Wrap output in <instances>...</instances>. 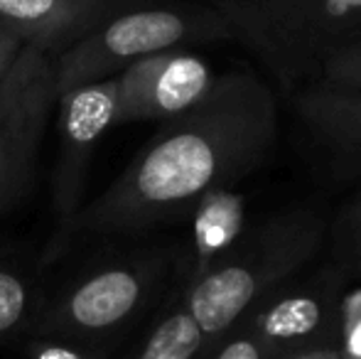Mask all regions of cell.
<instances>
[{
	"mask_svg": "<svg viewBox=\"0 0 361 359\" xmlns=\"http://www.w3.org/2000/svg\"><path fill=\"white\" fill-rule=\"evenodd\" d=\"M209 347L202 327L175 296L123 359H202Z\"/></svg>",
	"mask_w": 361,
	"mask_h": 359,
	"instance_id": "4fadbf2b",
	"label": "cell"
},
{
	"mask_svg": "<svg viewBox=\"0 0 361 359\" xmlns=\"http://www.w3.org/2000/svg\"><path fill=\"white\" fill-rule=\"evenodd\" d=\"M283 359H347L342 345H324L317 350H307V352H298V355H290Z\"/></svg>",
	"mask_w": 361,
	"mask_h": 359,
	"instance_id": "ffe728a7",
	"label": "cell"
},
{
	"mask_svg": "<svg viewBox=\"0 0 361 359\" xmlns=\"http://www.w3.org/2000/svg\"><path fill=\"white\" fill-rule=\"evenodd\" d=\"M57 106L59 150L52 173L54 234L42 256V264L57 261L76 236L91 155L106 130L116 126V109H118L116 77L64 91L59 94Z\"/></svg>",
	"mask_w": 361,
	"mask_h": 359,
	"instance_id": "8992f818",
	"label": "cell"
},
{
	"mask_svg": "<svg viewBox=\"0 0 361 359\" xmlns=\"http://www.w3.org/2000/svg\"><path fill=\"white\" fill-rule=\"evenodd\" d=\"M276 99L251 72L219 74L214 91L162 128L76 221V234H135L165 224L207 192L231 187L273 148Z\"/></svg>",
	"mask_w": 361,
	"mask_h": 359,
	"instance_id": "6da1fadb",
	"label": "cell"
},
{
	"mask_svg": "<svg viewBox=\"0 0 361 359\" xmlns=\"http://www.w3.org/2000/svg\"><path fill=\"white\" fill-rule=\"evenodd\" d=\"M167 276L162 254L104 261L42 300L30 337H64L91 347H109L150 310Z\"/></svg>",
	"mask_w": 361,
	"mask_h": 359,
	"instance_id": "5b68a950",
	"label": "cell"
},
{
	"mask_svg": "<svg viewBox=\"0 0 361 359\" xmlns=\"http://www.w3.org/2000/svg\"><path fill=\"white\" fill-rule=\"evenodd\" d=\"M202 359H273L263 350V345L238 322L236 327L219 337L214 345L204 352Z\"/></svg>",
	"mask_w": 361,
	"mask_h": 359,
	"instance_id": "e0dca14e",
	"label": "cell"
},
{
	"mask_svg": "<svg viewBox=\"0 0 361 359\" xmlns=\"http://www.w3.org/2000/svg\"><path fill=\"white\" fill-rule=\"evenodd\" d=\"M42 298L37 296L27 273L0 264V345L30 337Z\"/></svg>",
	"mask_w": 361,
	"mask_h": 359,
	"instance_id": "5bb4252c",
	"label": "cell"
},
{
	"mask_svg": "<svg viewBox=\"0 0 361 359\" xmlns=\"http://www.w3.org/2000/svg\"><path fill=\"white\" fill-rule=\"evenodd\" d=\"M152 0H0V20L27 47L57 57L123 10Z\"/></svg>",
	"mask_w": 361,
	"mask_h": 359,
	"instance_id": "30bf717a",
	"label": "cell"
},
{
	"mask_svg": "<svg viewBox=\"0 0 361 359\" xmlns=\"http://www.w3.org/2000/svg\"><path fill=\"white\" fill-rule=\"evenodd\" d=\"M283 91L312 87L329 52L361 32V0H207Z\"/></svg>",
	"mask_w": 361,
	"mask_h": 359,
	"instance_id": "3957f363",
	"label": "cell"
},
{
	"mask_svg": "<svg viewBox=\"0 0 361 359\" xmlns=\"http://www.w3.org/2000/svg\"><path fill=\"white\" fill-rule=\"evenodd\" d=\"M334 89H357L361 91V32L327 54L317 74V82Z\"/></svg>",
	"mask_w": 361,
	"mask_h": 359,
	"instance_id": "9a60e30c",
	"label": "cell"
},
{
	"mask_svg": "<svg viewBox=\"0 0 361 359\" xmlns=\"http://www.w3.org/2000/svg\"><path fill=\"white\" fill-rule=\"evenodd\" d=\"M322 236L324 224L312 212L271 217L248 226L241 241L214 266L182 281L177 298L214 345L256 303L298 276L319 251Z\"/></svg>",
	"mask_w": 361,
	"mask_h": 359,
	"instance_id": "7a4b0ae2",
	"label": "cell"
},
{
	"mask_svg": "<svg viewBox=\"0 0 361 359\" xmlns=\"http://www.w3.org/2000/svg\"><path fill=\"white\" fill-rule=\"evenodd\" d=\"M25 47H27L25 39L20 37L8 23L0 20V87H3V82L8 79V74L13 72L15 62H18L20 54L25 52Z\"/></svg>",
	"mask_w": 361,
	"mask_h": 359,
	"instance_id": "d6986e66",
	"label": "cell"
},
{
	"mask_svg": "<svg viewBox=\"0 0 361 359\" xmlns=\"http://www.w3.org/2000/svg\"><path fill=\"white\" fill-rule=\"evenodd\" d=\"M293 96L300 118L317 138L342 160L361 168V91L312 84Z\"/></svg>",
	"mask_w": 361,
	"mask_h": 359,
	"instance_id": "8fae6325",
	"label": "cell"
},
{
	"mask_svg": "<svg viewBox=\"0 0 361 359\" xmlns=\"http://www.w3.org/2000/svg\"><path fill=\"white\" fill-rule=\"evenodd\" d=\"M219 74L207 59L187 49H165L128 64L116 74V126L170 121L200 106L214 91Z\"/></svg>",
	"mask_w": 361,
	"mask_h": 359,
	"instance_id": "9c48e42d",
	"label": "cell"
},
{
	"mask_svg": "<svg viewBox=\"0 0 361 359\" xmlns=\"http://www.w3.org/2000/svg\"><path fill=\"white\" fill-rule=\"evenodd\" d=\"M347 264L361 276V195L349 205L342 217V234H339Z\"/></svg>",
	"mask_w": 361,
	"mask_h": 359,
	"instance_id": "ac0fdd59",
	"label": "cell"
},
{
	"mask_svg": "<svg viewBox=\"0 0 361 359\" xmlns=\"http://www.w3.org/2000/svg\"><path fill=\"white\" fill-rule=\"evenodd\" d=\"M57 99L52 57L25 47L0 87V212L23 190Z\"/></svg>",
	"mask_w": 361,
	"mask_h": 359,
	"instance_id": "ba28073f",
	"label": "cell"
},
{
	"mask_svg": "<svg viewBox=\"0 0 361 359\" xmlns=\"http://www.w3.org/2000/svg\"><path fill=\"white\" fill-rule=\"evenodd\" d=\"M192 221V259L185 281L200 276L219 259L228 254L248 231L243 197L231 187H216L207 192L195 207Z\"/></svg>",
	"mask_w": 361,
	"mask_h": 359,
	"instance_id": "7c38bea8",
	"label": "cell"
},
{
	"mask_svg": "<svg viewBox=\"0 0 361 359\" xmlns=\"http://www.w3.org/2000/svg\"><path fill=\"white\" fill-rule=\"evenodd\" d=\"M233 39L231 25L209 3L152 0L123 10L52 57L57 94L104 82L150 54L185 42Z\"/></svg>",
	"mask_w": 361,
	"mask_h": 359,
	"instance_id": "277c9868",
	"label": "cell"
},
{
	"mask_svg": "<svg viewBox=\"0 0 361 359\" xmlns=\"http://www.w3.org/2000/svg\"><path fill=\"white\" fill-rule=\"evenodd\" d=\"M30 359H109V352L64 337H27Z\"/></svg>",
	"mask_w": 361,
	"mask_h": 359,
	"instance_id": "2e32d148",
	"label": "cell"
},
{
	"mask_svg": "<svg viewBox=\"0 0 361 359\" xmlns=\"http://www.w3.org/2000/svg\"><path fill=\"white\" fill-rule=\"evenodd\" d=\"M342 276L322 271L310 281H288L243 315L241 325L273 359L339 345Z\"/></svg>",
	"mask_w": 361,
	"mask_h": 359,
	"instance_id": "52a82bcc",
	"label": "cell"
}]
</instances>
